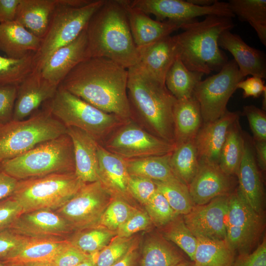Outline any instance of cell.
Returning <instances> with one entry per match:
<instances>
[{
	"instance_id": "obj_1",
	"label": "cell",
	"mask_w": 266,
	"mask_h": 266,
	"mask_svg": "<svg viewBox=\"0 0 266 266\" xmlns=\"http://www.w3.org/2000/svg\"><path fill=\"white\" fill-rule=\"evenodd\" d=\"M128 79V69L118 63L105 57H90L75 66L59 86L126 121L131 119Z\"/></svg>"
},
{
	"instance_id": "obj_2",
	"label": "cell",
	"mask_w": 266,
	"mask_h": 266,
	"mask_svg": "<svg viewBox=\"0 0 266 266\" xmlns=\"http://www.w3.org/2000/svg\"><path fill=\"white\" fill-rule=\"evenodd\" d=\"M128 71L127 95L131 119L155 136L175 145L173 108L177 99L165 83L136 66Z\"/></svg>"
},
{
	"instance_id": "obj_3",
	"label": "cell",
	"mask_w": 266,
	"mask_h": 266,
	"mask_svg": "<svg viewBox=\"0 0 266 266\" xmlns=\"http://www.w3.org/2000/svg\"><path fill=\"white\" fill-rule=\"evenodd\" d=\"M89 57H105L127 69L139 60L123 0H105L86 28Z\"/></svg>"
},
{
	"instance_id": "obj_4",
	"label": "cell",
	"mask_w": 266,
	"mask_h": 266,
	"mask_svg": "<svg viewBox=\"0 0 266 266\" xmlns=\"http://www.w3.org/2000/svg\"><path fill=\"white\" fill-rule=\"evenodd\" d=\"M234 26L232 18L216 15L186 23L181 28L183 31L172 36L177 56L190 70L204 74L219 71L228 61L219 48L218 39Z\"/></svg>"
},
{
	"instance_id": "obj_5",
	"label": "cell",
	"mask_w": 266,
	"mask_h": 266,
	"mask_svg": "<svg viewBox=\"0 0 266 266\" xmlns=\"http://www.w3.org/2000/svg\"><path fill=\"white\" fill-rule=\"evenodd\" d=\"M104 1L58 0L40 48L34 53V70H40L55 51L74 40Z\"/></svg>"
},
{
	"instance_id": "obj_6",
	"label": "cell",
	"mask_w": 266,
	"mask_h": 266,
	"mask_svg": "<svg viewBox=\"0 0 266 266\" xmlns=\"http://www.w3.org/2000/svg\"><path fill=\"white\" fill-rule=\"evenodd\" d=\"M0 169L18 180L74 172L71 138L66 133L46 141L21 155L1 162Z\"/></svg>"
},
{
	"instance_id": "obj_7",
	"label": "cell",
	"mask_w": 266,
	"mask_h": 266,
	"mask_svg": "<svg viewBox=\"0 0 266 266\" xmlns=\"http://www.w3.org/2000/svg\"><path fill=\"white\" fill-rule=\"evenodd\" d=\"M43 104L66 127L84 131L100 144L125 122L91 105L61 86L54 96Z\"/></svg>"
},
{
	"instance_id": "obj_8",
	"label": "cell",
	"mask_w": 266,
	"mask_h": 266,
	"mask_svg": "<svg viewBox=\"0 0 266 266\" xmlns=\"http://www.w3.org/2000/svg\"><path fill=\"white\" fill-rule=\"evenodd\" d=\"M66 130L44 106L28 119L0 125V163L66 134Z\"/></svg>"
},
{
	"instance_id": "obj_9",
	"label": "cell",
	"mask_w": 266,
	"mask_h": 266,
	"mask_svg": "<svg viewBox=\"0 0 266 266\" xmlns=\"http://www.w3.org/2000/svg\"><path fill=\"white\" fill-rule=\"evenodd\" d=\"M84 184L74 172L53 173L18 180L11 196L23 213L39 209L56 211Z\"/></svg>"
},
{
	"instance_id": "obj_10",
	"label": "cell",
	"mask_w": 266,
	"mask_h": 266,
	"mask_svg": "<svg viewBox=\"0 0 266 266\" xmlns=\"http://www.w3.org/2000/svg\"><path fill=\"white\" fill-rule=\"evenodd\" d=\"M100 144L124 159L163 155L172 152L175 147L151 133L132 119L115 129Z\"/></svg>"
},
{
	"instance_id": "obj_11",
	"label": "cell",
	"mask_w": 266,
	"mask_h": 266,
	"mask_svg": "<svg viewBox=\"0 0 266 266\" xmlns=\"http://www.w3.org/2000/svg\"><path fill=\"white\" fill-rule=\"evenodd\" d=\"M243 78L236 63L232 60L217 73L197 84L193 96L199 103L203 123L214 121L225 114L230 98Z\"/></svg>"
},
{
	"instance_id": "obj_12",
	"label": "cell",
	"mask_w": 266,
	"mask_h": 266,
	"mask_svg": "<svg viewBox=\"0 0 266 266\" xmlns=\"http://www.w3.org/2000/svg\"><path fill=\"white\" fill-rule=\"evenodd\" d=\"M262 216L248 204L238 187L229 194L226 242L233 251L239 255L251 252L263 230Z\"/></svg>"
},
{
	"instance_id": "obj_13",
	"label": "cell",
	"mask_w": 266,
	"mask_h": 266,
	"mask_svg": "<svg viewBox=\"0 0 266 266\" xmlns=\"http://www.w3.org/2000/svg\"><path fill=\"white\" fill-rule=\"evenodd\" d=\"M112 197L100 181L85 183L77 193L55 211L73 230L98 224Z\"/></svg>"
},
{
	"instance_id": "obj_14",
	"label": "cell",
	"mask_w": 266,
	"mask_h": 266,
	"mask_svg": "<svg viewBox=\"0 0 266 266\" xmlns=\"http://www.w3.org/2000/svg\"><path fill=\"white\" fill-rule=\"evenodd\" d=\"M130 4L147 15L153 14L156 20L187 23L202 16L216 15L235 17L228 2L216 1L213 5L199 6L182 0H129Z\"/></svg>"
},
{
	"instance_id": "obj_15",
	"label": "cell",
	"mask_w": 266,
	"mask_h": 266,
	"mask_svg": "<svg viewBox=\"0 0 266 266\" xmlns=\"http://www.w3.org/2000/svg\"><path fill=\"white\" fill-rule=\"evenodd\" d=\"M229 194L217 197L204 204L195 205L183 215L185 224L197 238L226 241Z\"/></svg>"
},
{
	"instance_id": "obj_16",
	"label": "cell",
	"mask_w": 266,
	"mask_h": 266,
	"mask_svg": "<svg viewBox=\"0 0 266 266\" xmlns=\"http://www.w3.org/2000/svg\"><path fill=\"white\" fill-rule=\"evenodd\" d=\"M234 176L225 173L219 165L200 163L199 170L188 188L195 205L230 194L235 185Z\"/></svg>"
},
{
	"instance_id": "obj_17",
	"label": "cell",
	"mask_w": 266,
	"mask_h": 266,
	"mask_svg": "<svg viewBox=\"0 0 266 266\" xmlns=\"http://www.w3.org/2000/svg\"><path fill=\"white\" fill-rule=\"evenodd\" d=\"M8 229L28 237H61L73 231L63 217L48 209L23 213Z\"/></svg>"
},
{
	"instance_id": "obj_18",
	"label": "cell",
	"mask_w": 266,
	"mask_h": 266,
	"mask_svg": "<svg viewBox=\"0 0 266 266\" xmlns=\"http://www.w3.org/2000/svg\"><path fill=\"white\" fill-rule=\"evenodd\" d=\"M88 58L85 29L74 40L55 51L40 71L45 79L59 86L75 66Z\"/></svg>"
},
{
	"instance_id": "obj_19",
	"label": "cell",
	"mask_w": 266,
	"mask_h": 266,
	"mask_svg": "<svg viewBox=\"0 0 266 266\" xmlns=\"http://www.w3.org/2000/svg\"><path fill=\"white\" fill-rule=\"evenodd\" d=\"M57 86L34 70L17 87L13 120L25 119L55 95Z\"/></svg>"
},
{
	"instance_id": "obj_20",
	"label": "cell",
	"mask_w": 266,
	"mask_h": 266,
	"mask_svg": "<svg viewBox=\"0 0 266 266\" xmlns=\"http://www.w3.org/2000/svg\"><path fill=\"white\" fill-rule=\"evenodd\" d=\"M123 2L131 33L137 47L170 36L171 33L181 29L187 23L170 20H155L141 10L132 6L129 0H123Z\"/></svg>"
},
{
	"instance_id": "obj_21",
	"label": "cell",
	"mask_w": 266,
	"mask_h": 266,
	"mask_svg": "<svg viewBox=\"0 0 266 266\" xmlns=\"http://www.w3.org/2000/svg\"><path fill=\"white\" fill-rule=\"evenodd\" d=\"M239 117L227 110L216 120L203 123L195 138L199 162L219 165L220 155L231 125Z\"/></svg>"
},
{
	"instance_id": "obj_22",
	"label": "cell",
	"mask_w": 266,
	"mask_h": 266,
	"mask_svg": "<svg viewBox=\"0 0 266 266\" xmlns=\"http://www.w3.org/2000/svg\"><path fill=\"white\" fill-rule=\"evenodd\" d=\"M236 176L238 188L242 196L250 207L262 216L264 189L254 147L247 138H245L243 155Z\"/></svg>"
},
{
	"instance_id": "obj_23",
	"label": "cell",
	"mask_w": 266,
	"mask_h": 266,
	"mask_svg": "<svg viewBox=\"0 0 266 266\" xmlns=\"http://www.w3.org/2000/svg\"><path fill=\"white\" fill-rule=\"evenodd\" d=\"M218 45L232 54L243 78L248 75L266 78L264 53L248 45L239 35L226 31L220 35Z\"/></svg>"
},
{
	"instance_id": "obj_24",
	"label": "cell",
	"mask_w": 266,
	"mask_h": 266,
	"mask_svg": "<svg viewBox=\"0 0 266 266\" xmlns=\"http://www.w3.org/2000/svg\"><path fill=\"white\" fill-rule=\"evenodd\" d=\"M99 181L112 197L130 202L133 198L128 190L130 174L126 160L98 145Z\"/></svg>"
},
{
	"instance_id": "obj_25",
	"label": "cell",
	"mask_w": 266,
	"mask_h": 266,
	"mask_svg": "<svg viewBox=\"0 0 266 266\" xmlns=\"http://www.w3.org/2000/svg\"><path fill=\"white\" fill-rule=\"evenodd\" d=\"M66 128V133L73 144L75 173L85 183L99 181V143L81 129L71 127Z\"/></svg>"
},
{
	"instance_id": "obj_26",
	"label": "cell",
	"mask_w": 266,
	"mask_h": 266,
	"mask_svg": "<svg viewBox=\"0 0 266 266\" xmlns=\"http://www.w3.org/2000/svg\"><path fill=\"white\" fill-rule=\"evenodd\" d=\"M139 69L165 83L167 71L177 57L175 43L168 36L152 43L137 47Z\"/></svg>"
},
{
	"instance_id": "obj_27",
	"label": "cell",
	"mask_w": 266,
	"mask_h": 266,
	"mask_svg": "<svg viewBox=\"0 0 266 266\" xmlns=\"http://www.w3.org/2000/svg\"><path fill=\"white\" fill-rule=\"evenodd\" d=\"M41 41L16 21L0 24V50L8 58L18 59L35 53Z\"/></svg>"
},
{
	"instance_id": "obj_28",
	"label": "cell",
	"mask_w": 266,
	"mask_h": 266,
	"mask_svg": "<svg viewBox=\"0 0 266 266\" xmlns=\"http://www.w3.org/2000/svg\"><path fill=\"white\" fill-rule=\"evenodd\" d=\"M58 0H20L15 21L42 39Z\"/></svg>"
},
{
	"instance_id": "obj_29",
	"label": "cell",
	"mask_w": 266,
	"mask_h": 266,
	"mask_svg": "<svg viewBox=\"0 0 266 266\" xmlns=\"http://www.w3.org/2000/svg\"><path fill=\"white\" fill-rule=\"evenodd\" d=\"M175 145L195 138L203 124L199 103L195 98L176 100L173 108Z\"/></svg>"
},
{
	"instance_id": "obj_30",
	"label": "cell",
	"mask_w": 266,
	"mask_h": 266,
	"mask_svg": "<svg viewBox=\"0 0 266 266\" xmlns=\"http://www.w3.org/2000/svg\"><path fill=\"white\" fill-rule=\"evenodd\" d=\"M67 242L58 237H28L6 263L50 262Z\"/></svg>"
},
{
	"instance_id": "obj_31",
	"label": "cell",
	"mask_w": 266,
	"mask_h": 266,
	"mask_svg": "<svg viewBox=\"0 0 266 266\" xmlns=\"http://www.w3.org/2000/svg\"><path fill=\"white\" fill-rule=\"evenodd\" d=\"M171 152L160 156L125 159L130 175L162 182L180 181L175 175L170 165Z\"/></svg>"
},
{
	"instance_id": "obj_32",
	"label": "cell",
	"mask_w": 266,
	"mask_h": 266,
	"mask_svg": "<svg viewBox=\"0 0 266 266\" xmlns=\"http://www.w3.org/2000/svg\"><path fill=\"white\" fill-rule=\"evenodd\" d=\"M239 118L229 127L219 163L220 167L225 173L234 176L237 173L244 149L245 137L241 130Z\"/></svg>"
},
{
	"instance_id": "obj_33",
	"label": "cell",
	"mask_w": 266,
	"mask_h": 266,
	"mask_svg": "<svg viewBox=\"0 0 266 266\" xmlns=\"http://www.w3.org/2000/svg\"><path fill=\"white\" fill-rule=\"evenodd\" d=\"M194 263L196 266H232L235 253L225 240L197 237Z\"/></svg>"
},
{
	"instance_id": "obj_34",
	"label": "cell",
	"mask_w": 266,
	"mask_h": 266,
	"mask_svg": "<svg viewBox=\"0 0 266 266\" xmlns=\"http://www.w3.org/2000/svg\"><path fill=\"white\" fill-rule=\"evenodd\" d=\"M203 75L188 69L177 56L166 73L165 85L177 100L190 98Z\"/></svg>"
},
{
	"instance_id": "obj_35",
	"label": "cell",
	"mask_w": 266,
	"mask_h": 266,
	"mask_svg": "<svg viewBox=\"0 0 266 266\" xmlns=\"http://www.w3.org/2000/svg\"><path fill=\"white\" fill-rule=\"evenodd\" d=\"M187 262L165 239L153 237L144 245L140 266H181Z\"/></svg>"
},
{
	"instance_id": "obj_36",
	"label": "cell",
	"mask_w": 266,
	"mask_h": 266,
	"mask_svg": "<svg viewBox=\"0 0 266 266\" xmlns=\"http://www.w3.org/2000/svg\"><path fill=\"white\" fill-rule=\"evenodd\" d=\"M228 3L235 17L249 23L266 46V0H230Z\"/></svg>"
},
{
	"instance_id": "obj_37",
	"label": "cell",
	"mask_w": 266,
	"mask_h": 266,
	"mask_svg": "<svg viewBox=\"0 0 266 266\" xmlns=\"http://www.w3.org/2000/svg\"><path fill=\"white\" fill-rule=\"evenodd\" d=\"M170 162L176 177L188 186L200 166L195 139L176 145L171 153Z\"/></svg>"
},
{
	"instance_id": "obj_38",
	"label": "cell",
	"mask_w": 266,
	"mask_h": 266,
	"mask_svg": "<svg viewBox=\"0 0 266 266\" xmlns=\"http://www.w3.org/2000/svg\"><path fill=\"white\" fill-rule=\"evenodd\" d=\"M116 235L115 232L97 224L76 230L67 239L82 252L93 256L109 244Z\"/></svg>"
},
{
	"instance_id": "obj_39",
	"label": "cell",
	"mask_w": 266,
	"mask_h": 266,
	"mask_svg": "<svg viewBox=\"0 0 266 266\" xmlns=\"http://www.w3.org/2000/svg\"><path fill=\"white\" fill-rule=\"evenodd\" d=\"M33 55L18 59L0 56V85L21 83L34 70Z\"/></svg>"
},
{
	"instance_id": "obj_40",
	"label": "cell",
	"mask_w": 266,
	"mask_h": 266,
	"mask_svg": "<svg viewBox=\"0 0 266 266\" xmlns=\"http://www.w3.org/2000/svg\"><path fill=\"white\" fill-rule=\"evenodd\" d=\"M153 181L157 190L163 194L177 215H184L191 211L195 204L187 185L181 181Z\"/></svg>"
},
{
	"instance_id": "obj_41",
	"label": "cell",
	"mask_w": 266,
	"mask_h": 266,
	"mask_svg": "<svg viewBox=\"0 0 266 266\" xmlns=\"http://www.w3.org/2000/svg\"><path fill=\"white\" fill-rule=\"evenodd\" d=\"M177 216L165 226L163 231L165 239L171 241L181 249L194 262L197 246V237L185 224L183 217Z\"/></svg>"
},
{
	"instance_id": "obj_42",
	"label": "cell",
	"mask_w": 266,
	"mask_h": 266,
	"mask_svg": "<svg viewBox=\"0 0 266 266\" xmlns=\"http://www.w3.org/2000/svg\"><path fill=\"white\" fill-rule=\"evenodd\" d=\"M137 210L128 201L121 198L112 197L98 224L116 232Z\"/></svg>"
},
{
	"instance_id": "obj_43",
	"label": "cell",
	"mask_w": 266,
	"mask_h": 266,
	"mask_svg": "<svg viewBox=\"0 0 266 266\" xmlns=\"http://www.w3.org/2000/svg\"><path fill=\"white\" fill-rule=\"evenodd\" d=\"M135 243L132 237H121L116 235L94 258L97 266H111L129 252Z\"/></svg>"
},
{
	"instance_id": "obj_44",
	"label": "cell",
	"mask_w": 266,
	"mask_h": 266,
	"mask_svg": "<svg viewBox=\"0 0 266 266\" xmlns=\"http://www.w3.org/2000/svg\"><path fill=\"white\" fill-rule=\"evenodd\" d=\"M144 205L152 223L157 226H165L178 216L157 190Z\"/></svg>"
},
{
	"instance_id": "obj_45",
	"label": "cell",
	"mask_w": 266,
	"mask_h": 266,
	"mask_svg": "<svg viewBox=\"0 0 266 266\" xmlns=\"http://www.w3.org/2000/svg\"><path fill=\"white\" fill-rule=\"evenodd\" d=\"M128 190L133 198L144 205L155 193L157 188L150 179L130 175Z\"/></svg>"
},
{
	"instance_id": "obj_46",
	"label": "cell",
	"mask_w": 266,
	"mask_h": 266,
	"mask_svg": "<svg viewBox=\"0 0 266 266\" xmlns=\"http://www.w3.org/2000/svg\"><path fill=\"white\" fill-rule=\"evenodd\" d=\"M243 114L247 118L254 141H266L265 111L255 105H248L244 106Z\"/></svg>"
},
{
	"instance_id": "obj_47",
	"label": "cell",
	"mask_w": 266,
	"mask_h": 266,
	"mask_svg": "<svg viewBox=\"0 0 266 266\" xmlns=\"http://www.w3.org/2000/svg\"><path fill=\"white\" fill-rule=\"evenodd\" d=\"M152 224L147 212L138 209L116 231V235L130 237L137 232L148 229Z\"/></svg>"
},
{
	"instance_id": "obj_48",
	"label": "cell",
	"mask_w": 266,
	"mask_h": 266,
	"mask_svg": "<svg viewBox=\"0 0 266 266\" xmlns=\"http://www.w3.org/2000/svg\"><path fill=\"white\" fill-rule=\"evenodd\" d=\"M18 86L0 85V125L13 120Z\"/></svg>"
},
{
	"instance_id": "obj_49",
	"label": "cell",
	"mask_w": 266,
	"mask_h": 266,
	"mask_svg": "<svg viewBox=\"0 0 266 266\" xmlns=\"http://www.w3.org/2000/svg\"><path fill=\"white\" fill-rule=\"evenodd\" d=\"M91 257L75 247L67 240L66 243L49 262L53 266H76Z\"/></svg>"
},
{
	"instance_id": "obj_50",
	"label": "cell",
	"mask_w": 266,
	"mask_h": 266,
	"mask_svg": "<svg viewBox=\"0 0 266 266\" xmlns=\"http://www.w3.org/2000/svg\"><path fill=\"white\" fill-rule=\"evenodd\" d=\"M25 238L9 229L0 231V261L7 263Z\"/></svg>"
},
{
	"instance_id": "obj_51",
	"label": "cell",
	"mask_w": 266,
	"mask_h": 266,
	"mask_svg": "<svg viewBox=\"0 0 266 266\" xmlns=\"http://www.w3.org/2000/svg\"><path fill=\"white\" fill-rule=\"evenodd\" d=\"M22 213L21 207L11 196L0 200V231L8 229Z\"/></svg>"
},
{
	"instance_id": "obj_52",
	"label": "cell",
	"mask_w": 266,
	"mask_h": 266,
	"mask_svg": "<svg viewBox=\"0 0 266 266\" xmlns=\"http://www.w3.org/2000/svg\"><path fill=\"white\" fill-rule=\"evenodd\" d=\"M232 266H266V241L265 237L253 252L239 255Z\"/></svg>"
},
{
	"instance_id": "obj_53",
	"label": "cell",
	"mask_w": 266,
	"mask_h": 266,
	"mask_svg": "<svg viewBox=\"0 0 266 266\" xmlns=\"http://www.w3.org/2000/svg\"><path fill=\"white\" fill-rule=\"evenodd\" d=\"M237 89L243 90V97L244 98H258L266 91L265 81L262 78L257 76L247 77L239 82L237 85Z\"/></svg>"
},
{
	"instance_id": "obj_54",
	"label": "cell",
	"mask_w": 266,
	"mask_h": 266,
	"mask_svg": "<svg viewBox=\"0 0 266 266\" xmlns=\"http://www.w3.org/2000/svg\"><path fill=\"white\" fill-rule=\"evenodd\" d=\"M20 0H0V24L15 21Z\"/></svg>"
},
{
	"instance_id": "obj_55",
	"label": "cell",
	"mask_w": 266,
	"mask_h": 266,
	"mask_svg": "<svg viewBox=\"0 0 266 266\" xmlns=\"http://www.w3.org/2000/svg\"><path fill=\"white\" fill-rule=\"evenodd\" d=\"M18 181L0 169V200L12 195Z\"/></svg>"
},
{
	"instance_id": "obj_56",
	"label": "cell",
	"mask_w": 266,
	"mask_h": 266,
	"mask_svg": "<svg viewBox=\"0 0 266 266\" xmlns=\"http://www.w3.org/2000/svg\"><path fill=\"white\" fill-rule=\"evenodd\" d=\"M254 149L257 165L260 171L266 169V141H254Z\"/></svg>"
},
{
	"instance_id": "obj_57",
	"label": "cell",
	"mask_w": 266,
	"mask_h": 266,
	"mask_svg": "<svg viewBox=\"0 0 266 266\" xmlns=\"http://www.w3.org/2000/svg\"><path fill=\"white\" fill-rule=\"evenodd\" d=\"M137 258L138 253L135 243L124 258L111 266H136Z\"/></svg>"
},
{
	"instance_id": "obj_58",
	"label": "cell",
	"mask_w": 266,
	"mask_h": 266,
	"mask_svg": "<svg viewBox=\"0 0 266 266\" xmlns=\"http://www.w3.org/2000/svg\"><path fill=\"white\" fill-rule=\"evenodd\" d=\"M188 1L195 5L207 7L214 4L217 0H188Z\"/></svg>"
},
{
	"instance_id": "obj_59",
	"label": "cell",
	"mask_w": 266,
	"mask_h": 266,
	"mask_svg": "<svg viewBox=\"0 0 266 266\" xmlns=\"http://www.w3.org/2000/svg\"><path fill=\"white\" fill-rule=\"evenodd\" d=\"M20 264L22 266H53L49 262H34Z\"/></svg>"
},
{
	"instance_id": "obj_60",
	"label": "cell",
	"mask_w": 266,
	"mask_h": 266,
	"mask_svg": "<svg viewBox=\"0 0 266 266\" xmlns=\"http://www.w3.org/2000/svg\"><path fill=\"white\" fill-rule=\"evenodd\" d=\"M76 266H97L93 256L85 260Z\"/></svg>"
},
{
	"instance_id": "obj_61",
	"label": "cell",
	"mask_w": 266,
	"mask_h": 266,
	"mask_svg": "<svg viewBox=\"0 0 266 266\" xmlns=\"http://www.w3.org/2000/svg\"><path fill=\"white\" fill-rule=\"evenodd\" d=\"M181 266H196V265L193 262L188 261Z\"/></svg>"
},
{
	"instance_id": "obj_62",
	"label": "cell",
	"mask_w": 266,
	"mask_h": 266,
	"mask_svg": "<svg viewBox=\"0 0 266 266\" xmlns=\"http://www.w3.org/2000/svg\"><path fill=\"white\" fill-rule=\"evenodd\" d=\"M5 266H22L21 264L18 263H6Z\"/></svg>"
},
{
	"instance_id": "obj_63",
	"label": "cell",
	"mask_w": 266,
	"mask_h": 266,
	"mask_svg": "<svg viewBox=\"0 0 266 266\" xmlns=\"http://www.w3.org/2000/svg\"><path fill=\"white\" fill-rule=\"evenodd\" d=\"M6 263L0 261V266H5Z\"/></svg>"
},
{
	"instance_id": "obj_64",
	"label": "cell",
	"mask_w": 266,
	"mask_h": 266,
	"mask_svg": "<svg viewBox=\"0 0 266 266\" xmlns=\"http://www.w3.org/2000/svg\"></svg>"
}]
</instances>
